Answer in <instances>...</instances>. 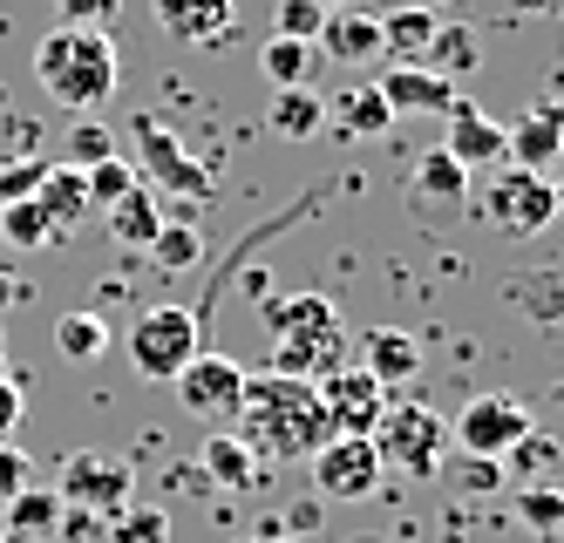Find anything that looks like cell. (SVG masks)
I'll use <instances>...</instances> for the list:
<instances>
[{
  "mask_svg": "<svg viewBox=\"0 0 564 543\" xmlns=\"http://www.w3.org/2000/svg\"><path fill=\"white\" fill-rule=\"evenodd\" d=\"M231 435L252 455H272V463H306L313 448L334 442V422H327V408H319L313 381L259 367V373H246V401H238Z\"/></svg>",
  "mask_w": 564,
  "mask_h": 543,
  "instance_id": "1",
  "label": "cell"
},
{
  "mask_svg": "<svg viewBox=\"0 0 564 543\" xmlns=\"http://www.w3.org/2000/svg\"><path fill=\"white\" fill-rule=\"evenodd\" d=\"M34 82L62 109H102L123 82V55H116L109 28H48L34 41Z\"/></svg>",
  "mask_w": 564,
  "mask_h": 543,
  "instance_id": "2",
  "label": "cell"
},
{
  "mask_svg": "<svg viewBox=\"0 0 564 543\" xmlns=\"http://www.w3.org/2000/svg\"><path fill=\"white\" fill-rule=\"evenodd\" d=\"M265 333H272V373H293V381H327L347 367V333L340 313L319 300V292H286V300H265Z\"/></svg>",
  "mask_w": 564,
  "mask_h": 543,
  "instance_id": "3",
  "label": "cell"
},
{
  "mask_svg": "<svg viewBox=\"0 0 564 543\" xmlns=\"http://www.w3.org/2000/svg\"><path fill=\"white\" fill-rule=\"evenodd\" d=\"M469 204H476V218L490 225V231H503V238H538V231H551L557 225V184L544 177V171H517V163H503V171H490V184L482 191H469Z\"/></svg>",
  "mask_w": 564,
  "mask_h": 543,
  "instance_id": "4",
  "label": "cell"
},
{
  "mask_svg": "<svg viewBox=\"0 0 564 543\" xmlns=\"http://www.w3.org/2000/svg\"><path fill=\"white\" fill-rule=\"evenodd\" d=\"M197 354H205V319L191 306H143L130 319V367L143 381H177Z\"/></svg>",
  "mask_w": 564,
  "mask_h": 543,
  "instance_id": "5",
  "label": "cell"
},
{
  "mask_svg": "<svg viewBox=\"0 0 564 543\" xmlns=\"http://www.w3.org/2000/svg\"><path fill=\"white\" fill-rule=\"evenodd\" d=\"M375 442V455H381V469H401V476H435L442 469V455H449V422H442L435 408H422V401H388V414H381V428L368 435Z\"/></svg>",
  "mask_w": 564,
  "mask_h": 543,
  "instance_id": "6",
  "label": "cell"
},
{
  "mask_svg": "<svg viewBox=\"0 0 564 543\" xmlns=\"http://www.w3.org/2000/svg\"><path fill=\"white\" fill-rule=\"evenodd\" d=\"M130 143H137V177L150 191H171V197H212V163H197L171 122H156L150 109L130 116Z\"/></svg>",
  "mask_w": 564,
  "mask_h": 543,
  "instance_id": "7",
  "label": "cell"
},
{
  "mask_svg": "<svg viewBox=\"0 0 564 543\" xmlns=\"http://www.w3.org/2000/svg\"><path fill=\"white\" fill-rule=\"evenodd\" d=\"M137 469L123 463V455H102V448H75L68 463L55 469V496H62V510H89L96 523H109L116 510H130L137 503Z\"/></svg>",
  "mask_w": 564,
  "mask_h": 543,
  "instance_id": "8",
  "label": "cell"
},
{
  "mask_svg": "<svg viewBox=\"0 0 564 543\" xmlns=\"http://www.w3.org/2000/svg\"><path fill=\"white\" fill-rule=\"evenodd\" d=\"M538 422H531V408H523L517 394H476L456 422H449V448H463V455H490V463H503V455L531 435Z\"/></svg>",
  "mask_w": 564,
  "mask_h": 543,
  "instance_id": "9",
  "label": "cell"
},
{
  "mask_svg": "<svg viewBox=\"0 0 564 543\" xmlns=\"http://www.w3.org/2000/svg\"><path fill=\"white\" fill-rule=\"evenodd\" d=\"M306 463H313V489L327 496V503H368L381 489V476H388L368 435H334L327 448H313Z\"/></svg>",
  "mask_w": 564,
  "mask_h": 543,
  "instance_id": "10",
  "label": "cell"
},
{
  "mask_svg": "<svg viewBox=\"0 0 564 543\" xmlns=\"http://www.w3.org/2000/svg\"><path fill=\"white\" fill-rule=\"evenodd\" d=\"M171 388H177V401L197 414V422L231 428V422H238V401H246V367L225 360V354H197Z\"/></svg>",
  "mask_w": 564,
  "mask_h": 543,
  "instance_id": "11",
  "label": "cell"
},
{
  "mask_svg": "<svg viewBox=\"0 0 564 543\" xmlns=\"http://www.w3.org/2000/svg\"><path fill=\"white\" fill-rule=\"evenodd\" d=\"M319 408H327L334 435H375L381 414H388V388L375 381L368 367H340L319 381Z\"/></svg>",
  "mask_w": 564,
  "mask_h": 543,
  "instance_id": "12",
  "label": "cell"
},
{
  "mask_svg": "<svg viewBox=\"0 0 564 543\" xmlns=\"http://www.w3.org/2000/svg\"><path fill=\"white\" fill-rule=\"evenodd\" d=\"M381 102L394 109V116H449L463 96H456V82L449 75H435V68H422V62H394L381 82Z\"/></svg>",
  "mask_w": 564,
  "mask_h": 543,
  "instance_id": "13",
  "label": "cell"
},
{
  "mask_svg": "<svg viewBox=\"0 0 564 543\" xmlns=\"http://www.w3.org/2000/svg\"><path fill=\"white\" fill-rule=\"evenodd\" d=\"M503 143H510L517 171H551V163L564 156V96L531 102V109L517 116V130H503Z\"/></svg>",
  "mask_w": 564,
  "mask_h": 543,
  "instance_id": "14",
  "label": "cell"
},
{
  "mask_svg": "<svg viewBox=\"0 0 564 543\" xmlns=\"http://www.w3.org/2000/svg\"><path fill=\"white\" fill-rule=\"evenodd\" d=\"M469 171L449 156V150H429L422 163H415V177H409V204L415 211H435V218H463L469 211Z\"/></svg>",
  "mask_w": 564,
  "mask_h": 543,
  "instance_id": "15",
  "label": "cell"
},
{
  "mask_svg": "<svg viewBox=\"0 0 564 543\" xmlns=\"http://www.w3.org/2000/svg\"><path fill=\"white\" fill-rule=\"evenodd\" d=\"M156 21L184 48H218L238 28V0H156Z\"/></svg>",
  "mask_w": 564,
  "mask_h": 543,
  "instance_id": "16",
  "label": "cell"
},
{
  "mask_svg": "<svg viewBox=\"0 0 564 543\" xmlns=\"http://www.w3.org/2000/svg\"><path fill=\"white\" fill-rule=\"evenodd\" d=\"M449 150L463 171H503L510 163V143H503V122H490L482 109H469V102H456L449 109Z\"/></svg>",
  "mask_w": 564,
  "mask_h": 543,
  "instance_id": "17",
  "label": "cell"
},
{
  "mask_svg": "<svg viewBox=\"0 0 564 543\" xmlns=\"http://www.w3.org/2000/svg\"><path fill=\"white\" fill-rule=\"evenodd\" d=\"M319 55H327V62H347V68L375 62V55H381V14H368V8H334L327 28H319Z\"/></svg>",
  "mask_w": 564,
  "mask_h": 543,
  "instance_id": "18",
  "label": "cell"
},
{
  "mask_svg": "<svg viewBox=\"0 0 564 543\" xmlns=\"http://www.w3.org/2000/svg\"><path fill=\"white\" fill-rule=\"evenodd\" d=\"M102 218H109V238L123 245V252H150V238L164 231V204H156V191L137 177V184H130L123 197H116Z\"/></svg>",
  "mask_w": 564,
  "mask_h": 543,
  "instance_id": "19",
  "label": "cell"
},
{
  "mask_svg": "<svg viewBox=\"0 0 564 543\" xmlns=\"http://www.w3.org/2000/svg\"><path fill=\"white\" fill-rule=\"evenodd\" d=\"M34 204L48 211V225H55V238H68L83 218H96V204H89V184H83V171L75 163H48V177H42V191H34Z\"/></svg>",
  "mask_w": 564,
  "mask_h": 543,
  "instance_id": "20",
  "label": "cell"
},
{
  "mask_svg": "<svg viewBox=\"0 0 564 543\" xmlns=\"http://www.w3.org/2000/svg\"><path fill=\"white\" fill-rule=\"evenodd\" d=\"M360 367H368L381 388H401V381L422 373V340L401 333V326H368V360H360Z\"/></svg>",
  "mask_w": 564,
  "mask_h": 543,
  "instance_id": "21",
  "label": "cell"
},
{
  "mask_svg": "<svg viewBox=\"0 0 564 543\" xmlns=\"http://www.w3.org/2000/svg\"><path fill=\"white\" fill-rule=\"evenodd\" d=\"M197 476L218 482V489H259V455L238 442L231 428L225 435H205V455H197Z\"/></svg>",
  "mask_w": 564,
  "mask_h": 543,
  "instance_id": "22",
  "label": "cell"
},
{
  "mask_svg": "<svg viewBox=\"0 0 564 543\" xmlns=\"http://www.w3.org/2000/svg\"><path fill=\"white\" fill-rule=\"evenodd\" d=\"M476 62H482V34H476L469 21H435V41H429L422 68H435V75L463 82V75H476Z\"/></svg>",
  "mask_w": 564,
  "mask_h": 543,
  "instance_id": "23",
  "label": "cell"
},
{
  "mask_svg": "<svg viewBox=\"0 0 564 543\" xmlns=\"http://www.w3.org/2000/svg\"><path fill=\"white\" fill-rule=\"evenodd\" d=\"M265 122H272V137L306 143V137L327 130V96H319V89H279L272 109H265Z\"/></svg>",
  "mask_w": 564,
  "mask_h": 543,
  "instance_id": "24",
  "label": "cell"
},
{
  "mask_svg": "<svg viewBox=\"0 0 564 543\" xmlns=\"http://www.w3.org/2000/svg\"><path fill=\"white\" fill-rule=\"evenodd\" d=\"M109 319L102 313H89V306H75V313H62L55 319V354L68 360V367H89V360H102L109 354Z\"/></svg>",
  "mask_w": 564,
  "mask_h": 543,
  "instance_id": "25",
  "label": "cell"
},
{
  "mask_svg": "<svg viewBox=\"0 0 564 543\" xmlns=\"http://www.w3.org/2000/svg\"><path fill=\"white\" fill-rule=\"evenodd\" d=\"M265 75H272V89H313V75H319V41H286V34H272L265 41Z\"/></svg>",
  "mask_w": 564,
  "mask_h": 543,
  "instance_id": "26",
  "label": "cell"
},
{
  "mask_svg": "<svg viewBox=\"0 0 564 543\" xmlns=\"http://www.w3.org/2000/svg\"><path fill=\"white\" fill-rule=\"evenodd\" d=\"M429 41H435V8H394V14H381V55H394V62H422L429 55Z\"/></svg>",
  "mask_w": 564,
  "mask_h": 543,
  "instance_id": "27",
  "label": "cell"
},
{
  "mask_svg": "<svg viewBox=\"0 0 564 543\" xmlns=\"http://www.w3.org/2000/svg\"><path fill=\"white\" fill-rule=\"evenodd\" d=\"M197 259H205V231H197L191 218H164V231L150 238V265H156V279H177V272H191Z\"/></svg>",
  "mask_w": 564,
  "mask_h": 543,
  "instance_id": "28",
  "label": "cell"
},
{
  "mask_svg": "<svg viewBox=\"0 0 564 543\" xmlns=\"http://www.w3.org/2000/svg\"><path fill=\"white\" fill-rule=\"evenodd\" d=\"M55 523H62V496H55V489H34V482H28V489H14L8 503H0V530H14V536H28V543L42 536V530H55Z\"/></svg>",
  "mask_w": 564,
  "mask_h": 543,
  "instance_id": "29",
  "label": "cell"
},
{
  "mask_svg": "<svg viewBox=\"0 0 564 543\" xmlns=\"http://www.w3.org/2000/svg\"><path fill=\"white\" fill-rule=\"evenodd\" d=\"M0 238H8L14 252H42V245H62V238H55V225H48V211H42L34 197L0 204Z\"/></svg>",
  "mask_w": 564,
  "mask_h": 543,
  "instance_id": "30",
  "label": "cell"
},
{
  "mask_svg": "<svg viewBox=\"0 0 564 543\" xmlns=\"http://www.w3.org/2000/svg\"><path fill=\"white\" fill-rule=\"evenodd\" d=\"M327 109H340V130H347V137H388V130H394V109L381 102V89H347V96L327 102Z\"/></svg>",
  "mask_w": 564,
  "mask_h": 543,
  "instance_id": "31",
  "label": "cell"
},
{
  "mask_svg": "<svg viewBox=\"0 0 564 543\" xmlns=\"http://www.w3.org/2000/svg\"><path fill=\"white\" fill-rule=\"evenodd\" d=\"M102 530H109V543H171V517L156 510V503H130V510H116Z\"/></svg>",
  "mask_w": 564,
  "mask_h": 543,
  "instance_id": "32",
  "label": "cell"
},
{
  "mask_svg": "<svg viewBox=\"0 0 564 543\" xmlns=\"http://www.w3.org/2000/svg\"><path fill=\"white\" fill-rule=\"evenodd\" d=\"M517 517L531 523L538 536H557V530H564V489H551V482H523V489H517Z\"/></svg>",
  "mask_w": 564,
  "mask_h": 543,
  "instance_id": "33",
  "label": "cell"
},
{
  "mask_svg": "<svg viewBox=\"0 0 564 543\" xmlns=\"http://www.w3.org/2000/svg\"><path fill=\"white\" fill-rule=\"evenodd\" d=\"M83 184H89V204H96V211H109V204L137 184V163H130V156H102V163H89V171H83Z\"/></svg>",
  "mask_w": 564,
  "mask_h": 543,
  "instance_id": "34",
  "label": "cell"
},
{
  "mask_svg": "<svg viewBox=\"0 0 564 543\" xmlns=\"http://www.w3.org/2000/svg\"><path fill=\"white\" fill-rule=\"evenodd\" d=\"M319 28H327V8H319V0H279L272 34H286V41H319Z\"/></svg>",
  "mask_w": 564,
  "mask_h": 543,
  "instance_id": "35",
  "label": "cell"
},
{
  "mask_svg": "<svg viewBox=\"0 0 564 543\" xmlns=\"http://www.w3.org/2000/svg\"><path fill=\"white\" fill-rule=\"evenodd\" d=\"M102 156H116V137L102 130V122H75V130H68V163H75V171H89V163H102Z\"/></svg>",
  "mask_w": 564,
  "mask_h": 543,
  "instance_id": "36",
  "label": "cell"
},
{
  "mask_svg": "<svg viewBox=\"0 0 564 543\" xmlns=\"http://www.w3.org/2000/svg\"><path fill=\"white\" fill-rule=\"evenodd\" d=\"M42 177H48V163H42V156H8V171H0V204L34 197V191H42Z\"/></svg>",
  "mask_w": 564,
  "mask_h": 543,
  "instance_id": "37",
  "label": "cell"
},
{
  "mask_svg": "<svg viewBox=\"0 0 564 543\" xmlns=\"http://www.w3.org/2000/svg\"><path fill=\"white\" fill-rule=\"evenodd\" d=\"M551 463H557V448H551V442H544V435H538V428H531V435H523V442H517V448H510V455H503V476H510V469H517V476H523V482H531V469H551Z\"/></svg>",
  "mask_w": 564,
  "mask_h": 543,
  "instance_id": "38",
  "label": "cell"
},
{
  "mask_svg": "<svg viewBox=\"0 0 564 543\" xmlns=\"http://www.w3.org/2000/svg\"><path fill=\"white\" fill-rule=\"evenodd\" d=\"M62 28H109L116 21V0H55Z\"/></svg>",
  "mask_w": 564,
  "mask_h": 543,
  "instance_id": "39",
  "label": "cell"
},
{
  "mask_svg": "<svg viewBox=\"0 0 564 543\" xmlns=\"http://www.w3.org/2000/svg\"><path fill=\"white\" fill-rule=\"evenodd\" d=\"M28 482H34V463H28L14 442H0V503H8L14 489H28Z\"/></svg>",
  "mask_w": 564,
  "mask_h": 543,
  "instance_id": "40",
  "label": "cell"
},
{
  "mask_svg": "<svg viewBox=\"0 0 564 543\" xmlns=\"http://www.w3.org/2000/svg\"><path fill=\"white\" fill-rule=\"evenodd\" d=\"M21 408H28V394H21V381L8 373V360H0V442L21 428Z\"/></svg>",
  "mask_w": 564,
  "mask_h": 543,
  "instance_id": "41",
  "label": "cell"
},
{
  "mask_svg": "<svg viewBox=\"0 0 564 543\" xmlns=\"http://www.w3.org/2000/svg\"><path fill=\"white\" fill-rule=\"evenodd\" d=\"M463 482H469V496L503 489V463H490V455H463Z\"/></svg>",
  "mask_w": 564,
  "mask_h": 543,
  "instance_id": "42",
  "label": "cell"
},
{
  "mask_svg": "<svg viewBox=\"0 0 564 543\" xmlns=\"http://www.w3.org/2000/svg\"><path fill=\"white\" fill-rule=\"evenodd\" d=\"M279 530H286V536H313V530H319V503H293Z\"/></svg>",
  "mask_w": 564,
  "mask_h": 543,
  "instance_id": "43",
  "label": "cell"
},
{
  "mask_svg": "<svg viewBox=\"0 0 564 543\" xmlns=\"http://www.w3.org/2000/svg\"><path fill=\"white\" fill-rule=\"evenodd\" d=\"M517 8H523V14H551V0H517Z\"/></svg>",
  "mask_w": 564,
  "mask_h": 543,
  "instance_id": "44",
  "label": "cell"
},
{
  "mask_svg": "<svg viewBox=\"0 0 564 543\" xmlns=\"http://www.w3.org/2000/svg\"><path fill=\"white\" fill-rule=\"evenodd\" d=\"M319 8H327V14H334V8H360V0H319Z\"/></svg>",
  "mask_w": 564,
  "mask_h": 543,
  "instance_id": "45",
  "label": "cell"
},
{
  "mask_svg": "<svg viewBox=\"0 0 564 543\" xmlns=\"http://www.w3.org/2000/svg\"><path fill=\"white\" fill-rule=\"evenodd\" d=\"M0 543H28V536H14V530H0Z\"/></svg>",
  "mask_w": 564,
  "mask_h": 543,
  "instance_id": "46",
  "label": "cell"
},
{
  "mask_svg": "<svg viewBox=\"0 0 564 543\" xmlns=\"http://www.w3.org/2000/svg\"><path fill=\"white\" fill-rule=\"evenodd\" d=\"M272 543H306V536H272Z\"/></svg>",
  "mask_w": 564,
  "mask_h": 543,
  "instance_id": "47",
  "label": "cell"
},
{
  "mask_svg": "<svg viewBox=\"0 0 564 543\" xmlns=\"http://www.w3.org/2000/svg\"><path fill=\"white\" fill-rule=\"evenodd\" d=\"M415 8H442V0H415Z\"/></svg>",
  "mask_w": 564,
  "mask_h": 543,
  "instance_id": "48",
  "label": "cell"
},
{
  "mask_svg": "<svg viewBox=\"0 0 564 543\" xmlns=\"http://www.w3.org/2000/svg\"><path fill=\"white\" fill-rule=\"evenodd\" d=\"M360 543H381V536H360Z\"/></svg>",
  "mask_w": 564,
  "mask_h": 543,
  "instance_id": "49",
  "label": "cell"
},
{
  "mask_svg": "<svg viewBox=\"0 0 564 543\" xmlns=\"http://www.w3.org/2000/svg\"><path fill=\"white\" fill-rule=\"evenodd\" d=\"M557 204H564V184H557Z\"/></svg>",
  "mask_w": 564,
  "mask_h": 543,
  "instance_id": "50",
  "label": "cell"
},
{
  "mask_svg": "<svg viewBox=\"0 0 564 543\" xmlns=\"http://www.w3.org/2000/svg\"><path fill=\"white\" fill-rule=\"evenodd\" d=\"M551 8H564V0H551Z\"/></svg>",
  "mask_w": 564,
  "mask_h": 543,
  "instance_id": "51",
  "label": "cell"
},
{
  "mask_svg": "<svg viewBox=\"0 0 564 543\" xmlns=\"http://www.w3.org/2000/svg\"><path fill=\"white\" fill-rule=\"evenodd\" d=\"M557 401H564V388H557Z\"/></svg>",
  "mask_w": 564,
  "mask_h": 543,
  "instance_id": "52",
  "label": "cell"
}]
</instances>
